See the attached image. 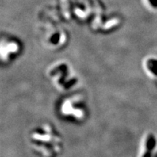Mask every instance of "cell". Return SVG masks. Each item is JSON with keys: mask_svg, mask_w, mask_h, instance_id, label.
I'll use <instances>...</instances> for the list:
<instances>
[{"mask_svg": "<svg viewBox=\"0 0 157 157\" xmlns=\"http://www.w3.org/2000/svg\"><path fill=\"white\" fill-rule=\"evenodd\" d=\"M156 145V139L153 135H150L147 139L146 142V152L143 157H151L152 151L154 150Z\"/></svg>", "mask_w": 157, "mask_h": 157, "instance_id": "1", "label": "cell"}]
</instances>
